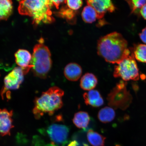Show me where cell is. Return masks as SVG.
<instances>
[{"label": "cell", "instance_id": "1", "mask_svg": "<svg viewBox=\"0 0 146 146\" xmlns=\"http://www.w3.org/2000/svg\"><path fill=\"white\" fill-rule=\"evenodd\" d=\"M98 53L108 62L118 64L130 55L126 40L119 33L114 32L100 38Z\"/></svg>", "mask_w": 146, "mask_h": 146}, {"label": "cell", "instance_id": "2", "mask_svg": "<svg viewBox=\"0 0 146 146\" xmlns=\"http://www.w3.org/2000/svg\"><path fill=\"white\" fill-rule=\"evenodd\" d=\"M53 5L52 1L24 0L19 2L18 11L21 15L31 17L35 25L51 23L54 21L51 10Z\"/></svg>", "mask_w": 146, "mask_h": 146}, {"label": "cell", "instance_id": "3", "mask_svg": "<svg viewBox=\"0 0 146 146\" xmlns=\"http://www.w3.org/2000/svg\"><path fill=\"white\" fill-rule=\"evenodd\" d=\"M64 91L57 87L50 88L36 98L33 113L36 118L39 119L45 114L52 115L62 107Z\"/></svg>", "mask_w": 146, "mask_h": 146}, {"label": "cell", "instance_id": "4", "mask_svg": "<svg viewBox=\"0 0 146 146\" xmlns=\"http://www.w3.org/2000/svg\"><path fill=\"white\" fill-rule=\"evenodd\" d=\"M35 76L41 78H46L52 66L51 53L48 47L40 43L35 46L31 62Z\"/></svg>", "mask_w": 146, "mask_h": 146}, {"label": "cell", "instance_id": "5", "mask_svg": "<svg viewBox=\"0 0 146 146\" xmlns=\"http://www.w3.org/2000/svg\"><path fill=\"white\" fill-rule=\"evenodd\" d=\"M127 83L120 81L111 90L107 98L108 104L114 109L125 110L130 105L132 97L126 88Z\"/></svg>", "mask_w": 146, "mask_h": 146}, {"label": "cell", "instance_id": "6", "mask_svg": "<svg viewBox=\"0 0 146 146\" xmlns=\"http://www.w3.org/2000/svg\"><path fill=\"white\" fill-rule=\"evenodd\" d=\"M113 76L125 81L139 80V71L133 53L115 66Z\"/></svg>", "mask_w": 146, "mask_h": 146}, {"label": "cell", "instance_id": "7", "mask_svg": "<svg viewBox=\"0 0 146 146\" xmlns=\"http://www.w3.org/2000/svg\"><path fill=\"white\" fill-rule=\"evenodd\" d=\"M40 133L47 135L51 143L57 146H65L68 142L69 128L65 125L53 123L46 128L40 130Z\"/></svg>", "mask_w": 146, "mask_h": 146}, {"label": "cell", "instance_id": "8", "mask_svg": "<svg viewBox=\"0 0 146 146\" xmlns=\"http://www.w3.org/2000/svg\"><path fill=\"white\" fill-rule=\"evenodd\" d=\"M21 67H16L5 76L4 85L1 91V96L3 99L6 96L8 99L10 98L11 91L16 90L19 88L24 80L25 74Z\"/></svg>", "mask_w": 146, "mask_h": 146}, {"label": "cell", "instance_id": "9", "mask_svg": "<svg viewBox=\"0 0 146 146\" xmlns=\"http://www.w3.org/2000/svg\"><path fill=\"white\" fill-rule=\"evenodd\" d=\"M86 2L87 5H90L95 10L98 19L103 18L106 13L112 12L116 9L110 0H89Z\"/></svg>", "mask_w": 146, "mask_h": 146}, {"label": "cell", "instance_id": "10", "mask_svg": "<svg viewBox=\"0 0 146 146\" xmlns=\"http://www.w3.org/2000/svg\"><path fill=\"white\" fill-rule=\"evenodd\" d=\"M13 114L12 111L0 109V135L1 136L10 135L11 129L14 127Z\"/></svg>", "mask_w": 146, "mask_h": 146}, {"label": "cell", "instance_id": "11", "mask_svg": "<svg viewBox=\"0 0 146 146\" xmlns=\"http://www.w3.org/2000/svg\"><path fill=\"white\" fill-rule=\"evenodd\" d=\"M15 56L16 64L23 69L25 74L32 69L31 62L32 56L29 51L20 49L16 52Z\"/></svg>", "mask_w": 146, "mask_h": 146}, {"label": "cell", "instance_id": "12", "mask_svg": "<svg viewBox=\"0 0 146 146\" xmlns=\"http://www.w3.org/2000/svg\"><path fill=\"white\" fill-rule=\"evenodd\" d=\"M85 103L87 105L98 107L104 105V100L100 93L97 90H92L83 95Z\"/></svg>", "mask_w": 146, "mask_h": 146}, {"label": "cell", "instance_id": "13", "mask_svg": "<svg viewBox=\"0 0 146 146\" xmlns=\"http://www.w3.org/2000/svg\"><path fill=\"white\" fill-rule=\"evenodd\" d=\"M81 67L78 64L71 63L67 64L64 70V74L67 79L71 81H76L81 77Z\"/></svg>", "mask_w": 146, "mask_h": 146}, {"label": "cell", "instance_id": "14", "mask_svg": "<svg viewBox=\"0 0 146 146\" xmlns=\"http://www.w3.org/2000/svg\"><path fill=\"white\" fill-rule=\"evenodd\" d=\"M98 83L96 76L91 73H87L82 77L80 82V86L83 90L90 91L93 90Z\"/></svg>", "mask_w": 146, "mask_h": 146}, {"label": "cell", "instance_id": "15", "mask_svg": "<svg viewBox=\"0 0 146 146\" xmlns=\"http://www.w3.org/2000/svg\"><path fill=\"white\" fill-rule=\"evenodd\" d=\"M73 122L76 127L79 129H86L90 121L88 113L85 111H80L74 114Z\"/></svg>", "mask_w": 146, "mask_h": 146}, {"label": "cell", "instance_id": "16", "mask_svg": "<svg viewBox=\"0 0 146 146\" xmlns=\"http://www.w3.org/2000/svg\"><path fill=\"white\" fill-rule=\"evenodd\" d=\"M115 112L114 109L111 107H106L100 109L98 116L100 122L107 123L112 121L115 117Z\"/></svg>", "mask_w": 146, "mask_h": 146}, {"label": "cell", "instance_id": "17", "mask_svg": "<svg viewBox=\"0 0 146 146\" xmlns=\"http://www.w3.org/2000/svg\"><path fill=\"white\" fill-rule=\"evenodd\" d=\"M88 140L92 146H104L106 138L99 133L89 129L87 134Z\"/></svg>", "mask_w": 146, "mask_h": 146}, {"label": "cell", "instance_id": "18", "mask_svg": "<svg viewBox=\"0 0 146 146\" xmlns=\"http://www.w3.org/2000/svg\"><path fill=\"white\" fill-rule=\"evenodd\" d=\"M13 3L10 0H0V21L7 20L12 14Z\"/></svg>", "mask_w": 146, "mask_h": 146}, {"label": "cell", "instance_id": "19", "mask_svg": "<svg viewBox=\"0 0 146 146\" xmlns=\"http://www.w3.org/2000/svg\"><path fill=\"white\" fill-rule=\"evenodd\" d=\"M82 17L86 23H91L97 19L96 13L92 7L88 5L85 7L82 12Z\"/></svg>", "mask_w": 146, "mask_h": 146}, {"label": "cell", "instance_id": "20", "mask_svg": "<svg viewBox=\"0 0 146 146\" xmlns=\"http://www.w3.org/2000/svg\"><path fill=\"white\" fill-rule=\"evenodd\" d=\"M133 54L138 61L146 63V45L139 44L134 46Z\"/></svg>", "mask_w": 146, "mask_h": 146}, {"label": "cell", "instance_id": "21", "mask_svg": "<svg viewBox=\"0 0 146 146\" xmlns=\"http://www.w3.org/2000/svg\"><path fill=\"white\" fill-rule=\"evenodd\" d=\"M131 10V13L135 12L138 9L141 8L146 4V1L141 0H131L127 1Z\"/></svg>", "mask_w": 146, "mask_h": 146}, {"label": "cell", "instance_id": "22", "mask_svg": "<svg viewBox=\"0 0 146 146\" xmlns=\"http://www.w3.org/2000/svg\"><path fill=\"white\" fill-rule=\"evenodd\" d=\"M66 3L69 9L72 10H78L83 5V1L81 0H68Z\"/></svg>", "mask_w": 146, "mask_h": 146}, {"label": "cell", "instance_id": "23", "mask_svg": "<svg viewBox=\"0 0 146 146\" xmlns=\"http://www.w3.org/2000/svg\"><path fill=\"white\" fill-rule=\"evenodd\" d=\"M73 11L70 9H62L58 13V14L60 16L64 17L67 19H71L73 17Z\"/></svg>", "mask_w": 146, "mask_h": 146}, {"label": "cell", "instance_id": "24", "mask_svg": "<svg viewBox=\"0 0 146 146\" xmlns=\"http://www.w3.org/2000/svg\"><path fill=\"white\" fill-rule=\"evenodd\" d=\"M67 146H89V145L86 143H83L82 144L79 143L78 141L74 140L71 141Z\"/></svg>", "mask_w": 146, "mask_h": 146}, {"label": "cell", "instance_id": "25", "mask_svg": "<svg viewBox=\"0 0 146 146\" xmlns=\"http://www.w3.org/2000/svg\"><path fill=\"white\" fill-rule=\"evenodd\" d=\"M139 35L142 41L146 44V27L142 30L141 33H140Z\"/></svg>", "mask_w": 146, "mask_h": 146}, {"label": "cell", "instance_id": "26", "mask_svg": "<svg viewBox=\"0 0 146 146\" xmlns=\"http://www.w3.org/2000/svg\"><path fill=\"white\" fill-rule=\"evenodd\" d=\"M140 13L142 17L146 20V4L144 5L141 8Z\"/></svg>", "mask_w": 146, "mask_h": 146}, {"label": "cell", "instance_id": "27", "mask_svg": "<svg viewBox=\"0 0 146 146\" xmlns=\"http://www.w3.org/2000/svg\"><path fill=\"white\" fill-rule=\"evenodd\" d=\"M66 1H52L53 4L55 5L56 9H58L61 3L65 2Z\"/></svg>", "mask_w": 146, "mask_h": 146}]
</instances>
